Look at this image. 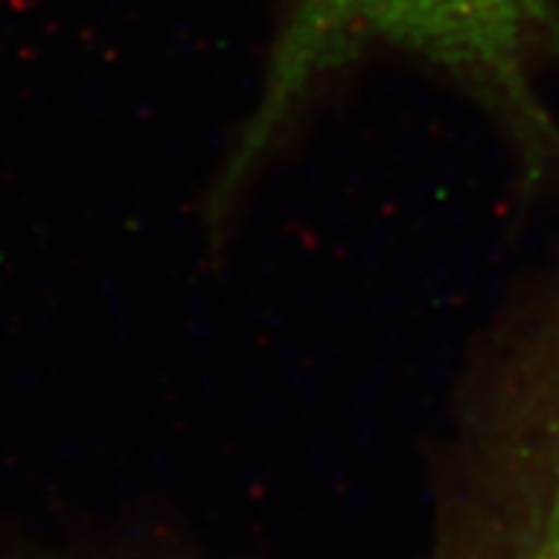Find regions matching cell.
<instances>
[{
    "label": "cell",
    "instance_id": "2",
    "mask_svg": "<svg viewBox=\"0 0 559 559\" xmlns=\"http://www.w3.org/2000/svg\"><path fill=\"white\" fill-rule=\"evenodd\" d=\"M498 559H559V459L547 492Z\"/></svg>",
    "mask_w": 559,
    "mask_h": 559
},
{
    "label": "cell",
    "instance_id": "1",
    "mask_svg": "<svg viewBox=\"0 0 559 559\" xmlns=\"http://www.w3.org/2000/svg\"><path fill=\"white\" fill-rule=\"evenodd\" d=\"M557 34L559 0H293L260 107L213 185L210 218H228L311 83L368 41L445 68L542 145L555 128L534 70Z\"/></svg>",
    "mask_w": 559,
    "mask_h": 559
},
{
    "label": "cell",
    "instance_id": "3",
    "mask_svg": "<svg viewBox=\"0 0 559 559\" xmlns=\"http://www.w3.org/2000/svg\"><path fill=\"white\" fill-rule=\"evenodd\" d=\"M62 559H81V557H62Z\"/></svg>",
    "mask_w": 559,
    "mask_h": 559
}]
</instances>
